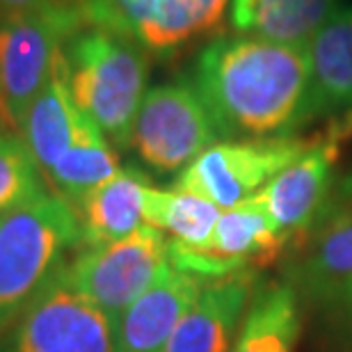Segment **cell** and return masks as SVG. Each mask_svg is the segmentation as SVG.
<instances>
[{
	"label": "cell",
	"mask_w": 352,
	"mask_h": 352,
	"mask_svg": "<svg viewBox=\"0 0 352 352\" xmlns=\"http://www.w3.org/2000/svg\"><path fill=\"white\" fill-rule=\"evenodd\" d=\"M288 238L274 227L254 197L220 213L213 238L204 248L170 241V263L204 279H217L274 263Z\"/></svg>",
	"instance_id": "30bf717a"
},
{
	"label": "cell",
	"mask_w": 352,
	"mask_h": 352,
	"mask_svg": "<svg viewBox=\"0 0 352 352\" xmlns=\"http://www.w3.org/2000/svg\"><path fill=\"white\" fill-rule=\"evenodd\" d=\"M300 332L293 286L267 284L252 298L231 352H293Z\"/></svg>",
	"instance_id": "d6986e66"
},
{
	"label": "cell",
	"mask_w": 352,
	"mask_h": 352,
	"mask_svg": "<svg viewBox=\"0 0 352 352\" xmlns=\"http://www.w3.org/2000/svg\"><path fill=\"white\" fill-rule=\"evenodd\" d=\"M217 220L220 208L197 195L153 186L144 192V224L167 234L172 243L204 248L213 238Z\"/></svg>",
	"instance_id": "44dd1931"
},
{
	"label": "cell",
	"mask_w": 352,
	"mask_h": 352,
	"mask_svg": "<svg viewBox=\"0 0 352 352\" xmlns=\"http://www.w3.org/2000/svg\"><path fill=\"white\" fill-rule=\"evenodd\" d=\"M89 124L91 119L76 105L72 96L67 58L62 53L19 129V135L37 163L41 176H46V172L72 149Z\"/></svg>",
	"instance_id": "9a60e30c"
},
{
	"label": "cell",
	"mask_w": 352,
	"mask_h": 352,
	"mask_svg": "<svg viewBox=\"0 0 352 352\" xmlns=\"http://www.w3.org/2000/svg\"><path fill=\"white\" fill-rule=\"evenodd\" d=\"M170 265V238L156 227H140L117 243L82 248L65 265L78 293L115 322Z\"/></svg>",
	"instance_id": "8992f818"
},
{
	"label": "cell",
	"mask_w": 352,
	"mask_h": 352,
	"mask_svg": "<svg viewBox=\"0 0 352 352\" xmlns=\"http://www.w3.org/2000/svg\"><path fill=\"white\" fill-rule=\"evenodd\" d=\"M65 265L0 332V352H117L115 322L76 291Z\"/></svg>",
	"instance_id": "5b68a950"
},
{
	"label": "cell",
	"mask_w": 352,
	"mask_h": 352,
	"mask_svg": "<svg viewBox=\"0 0 352 352\" xmlns=\"http://www.w3.org/2000/svg\"><path fill=\"white\" fill-rule=\"evenodd\" d=\"M0 129L12 131V133H19V131H16V126H14L12 117H10V112H7V108H5V103H3V101H0Z\"/></svg>",
	"instance_id": "cb8c5ba5"
},
{
	"label": "cell",
	"mask_w": 352,
	"mask_h": 352,
	"mask_svg": "<svg viewBox=\"0 0 352 352\" xmlns=\"http://www.w3.org/2000/svg\"><path fill=\"white\" fill-rule=\"evenodd\" d=\"M146 188L149 179L142 172L135 167H124L76 201L74 210L80 229L78 248L117 243L144 227Z\"/></svg>",
	"instance_id": "e0dca14e"
},
{
	"label": "cell",
	"mask_w": 352,
	"mask_h": 352,
	"mask_svg": "<svg viewBox=\"0 0 352 352\" xmlns=\"http://www.w3.org/2000/svg\"><path fill=\"white\" fill-rule=\"evenodd\" d=\"M309 96L305 122L352 108V3L334 12L307 44Z\"/></svg>",
	"instance_id": "2e32d148"
},
{
	"label": "cell",
	"mask_w": 352,
	"mask_h": 352,
	"mask_svg": "<svg viewBox=\"0 0 352 352\" xmlns=\"http://www.w3.org/2000/svg\"><path fill=\"white\" fill-rule=\"evenodd\" d=\"M327 305H332L336 311H339L341 316H346V318L352 322V281H348L341 291H336L334 298L329 300Z\"/></svg>",
	"instance_id": "603a6c76"
},
{
	"label": "cell",
	"mask_w": 352,
	"mask_h": 352,
	"mask_svg": "<svg viewBox=\"0 0 352 352\" xmlns=\"http://www.w3.org/2000/svg\"><path fill=\"white\" fill-rule=\"evenodd\" d=\"M82 28L80 0H53L0 19V101L16 131L69 39Z\"/></svg>",
	"instance_id": "277c9868"
},
{
	"label": "cell",
	"mask_w": 352,
	"mask_h": 352,
	"mask_svg": "<svg viewBox=\"0 0 352 352\" xmlns=\"http://www.w3.org/2000/svg\"><path fill=\"white\" fill-rule=\"evenodd\" d=\"M254 293V272L208 279L163 352H231Z\"/></svg>",
	"instance_id": "5bb4252c"
},
{
	"label": "cell",
	"mask_w": 352,
	"mask_h": 352,
	"mask_svg": "<svg viewBox=\"0 0 352 352\" xmlns=\"http://www.w3.org/2000/svg\"><path fill=\"white\" fill-rule=\"evenodd\" d=\"M78 245L76 210L51 190L0 217V332L37 298Z\"/></svg>",
	"instance_id": "3957f363"
},
{
	"label": "cell",
	"mask_w": 352,
	"mask_h": 352,
	"mask_svg": "<svg viewBox=\"0 0 352 352\" xmlns=\"http://www.w3.org/2000/svg\"><path fill=\"white\" fill-rule=\"evenodd\" d=\"M352 129V117L346 126H334V131L316 138L314 146L298 160L284 167L267 183L254 199L265 208L288 243L295 245L318 215L334 188V165L341 151V138Z\"/></svg>",
	"instance_id": "8fae6325"
},
{
	"label": "cell",
	"mask_w": 352,
	"mask_h": 352,
	"mask_svg": "<svg viewBox=\"0 0 352 352\" xmlns=\"http://www.w3.org/2000/svg\"><path fill=\"white\" fill-rule=\"evenodd\" d=\"M229 19L238 34L277 44L307 46L343 0H231Z\"/></svg>",
	"instance_id": "ac0fdd59"
},
{
	"label": "cell",
	"mask_w": 352,
	"mask_h": 352,
	"mask_svg": "<svg viewBox=\"0 0 352 352\" xmlns=\"http://www.w3.org/2000/svg\"><path fill=\"white\" fill-rule=\"evenodd\" d=\"M44 183L19 133L0 129V217L46 192Z\"/></svg>",
	"instance_id": "7402d4cb"
},
{
	"label": "cell",
	"mask_w": 352,
	"mask_h": 352,
	"mask_svg": "<svg viewBox=\"0 0 352 352\" xmlns=\"http://www.w3.org/2000/svg\"><path fill=\"white\" fill-rule=\"evenodd\" d=\"M206 281L167 265L117 320V352H163Z\"/></svg>",
	"instance_id": "4fadbf2b"
},
{
	"label": "cell",
	"mask_w": 352,
	"mask_h": 352,
	"mask_svg": "<svg viewBox=\"0 0 352 352\" xmlns=\"http://www.w3.org/2000/svg\"><path fill=\"white\" fill-rule=\"evenodd\" d=\"M122 167L108 138L91 122L76 144L46 172L44 181L51 192L60 195L69 204L80 201L87 192L112 179Z\"/></svg>",
	"instance_id": "ffe728a7"
},
{
	"label": "cell",
	"mask_w": 352,
	"mask_h": 352,
	"mask_svg": "<svg viewBox=\"0 0 352 352\" xmlns=\"http://www.w3.org/2000/svg\"><path fill=\"white\" fill-rule=\"evenodd\" d=\"M231 0H80L89 28L133 39L146 53H172L217 30Z\"/></svg>",
	"instance_id": "9c48e42d"
},
{
	"label": "cell",
	"mask_w": 352,
	"mask_h": 352,
	"mask_svg": "<svg viewBox=\"0 0 352 352\" xmlns=\"http://www.w3.org/2000/svg\"><path fill=\"white\" fill-rule=\"evenodd\" d=\"M206 103L190 80L146 89L133 124L131 146L158 174L181 172L217 142Z\"/></svg>",
	"instance_id": "ba28073f"
},
{
	"label": "cell",
	"mask_w": 352,
	"mask_h": 352,
	"mask_svg": "<svg viewBox=\"0 0 352 352\" xmlns=\"http://www.w3.org/2000/svg\"><path fill=\"white\" fill-rule=\"evenodd\" d=\"M293 248L300 250L293 279L314 302H329L352 281V176L334 183L311 227Z\"/></svg>",
	"instance_id": "7c38bea8"
},
{
	"label": "cell",
	"mask_w": 352,
	"mask_h": 352,
	"mask_svg": "<svg viewBox=\"0 0 352 352\" xmlns=\"http://www.w3.org/2000/svg\"><path fill=\"white\" fill-rule=\"evenodd\" d=\"M316 138H252L215 142L181 170L174 190L208 199L217 208H234L252 199L293 160L314 146Z\"/></svg>",
	"instance_id": "52a82bcc"
},
{
	"label": "cell",
	"mask_w": 352,
	"mask_h": 352,
	"mask_svg": "<svg viewBox=\"0 0 352 352\" xmlns=\"http://www.w3.org/2000/svg\"><path fill=\"white\" fill-rule=\"evenodd\" d=\"M192 85L220 138H274L305 124L307 46L248 34L215 37L195 62Z\"/></svg>",
	"instance_id": "6da1fadb"
},
{
	"label": "cell",
	"mask_w": 352,
	"mask_h": 352,
	"mask_svg": "<svg viewBox=\"0 0 352 352\" xmlns=\"http://www.w3.org/2000/svg\"><path fill=\"white\" fill-rule=\"evenodd\" d=\"M76 105L110 144L131 146L133 124L146 94L149 55L133 39L103 28H82L65 46Z\"/></svg>",
	"instance_id": "7a4b0ae2"
}]
</instances>
